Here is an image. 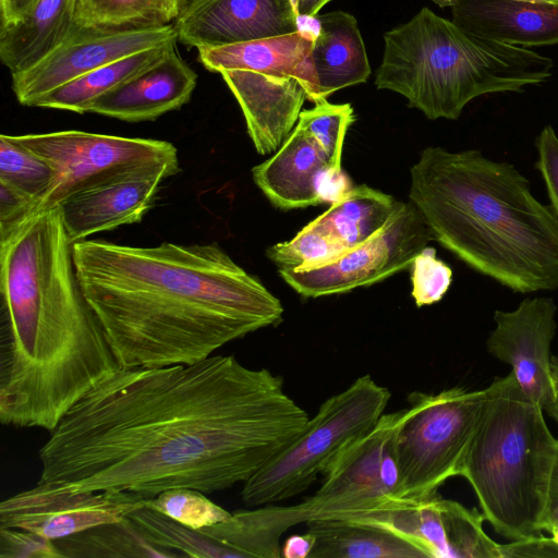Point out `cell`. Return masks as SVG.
Returning a JSON list of instances; mask_svg holds the SVG:
<instances>
[{"label":"cell","mask_w":558,"mask_h":558,"mask_svg":"<svg viewBox=\"0 0 558 558\" xmlns=\"http://www.w3.org/2000/svg\"><path fill=\"white\" fill-rule=\"evenodd\" d=\"M308 418L281 376L233 355L120 368L50 432L38 482L144 498L181 487L211 494L246 482Z\"/></svg>","instance_id":"6da1fadb"},{"label":"cell","mask_w":558,"mask_h":558,"mask_svg":"<svg viewBox=\"0 0 558 558\" xmlns=\"http://www.w3.org/2000/svg\"><path fill=\"white\" fill-rule=\"evenodd\" d=\"M76 275L120 368L193 364L260 328L283 306L217 243L72 244Z\"/></svg>","instance_id":"7a4b0ae2"},{"label":"cell","mask_w":558,"mask_h":558,"mask_svg":"<svg viewBox=\"0 0 558 558\" xmlns=\"http://www.w3.org/2000/svg\"><path fill=\"white\" fill-rule=\"evenodd\" d=\"M0 243V422L52 432L120 366L81 288L59 207Z\"/></svg>","instance_id":"3957f363"},{"label":"cell","mask_w":558,"mask_h":558,"mask_svg":"<svg viewBox=\"0 0 558 558\" xmlns=\"http://www.w3.org/2000/svg\"><path fill=\"white\" fill-rule=\"evenodd\" d=\"M409 201L458 259L517 293L558 289V217L510 162L428 146Z\"/></svg>","instance_id":"277c9868"},{"label":"cell","mask_w":558,"mask_h":558,"mask_svg":"<svg viewBox=\"0 0 558 558\" xmlns=\"http://www.w3.org/2000/svg\"><path fill=\"white\" fill-rule=\"evenodd\" d=\"M469 445L461 475L472 486L486 521L509 541L541 534L558 440L544 409L510 372L496 377Z\"/></svg>","instance_id":"5b68a950"},{"label":"cell","mask_w":558,"mask_h":558,"mask_svg":"<svg viewBox=\"0 0 558 558\" xmlns=\"http://www.w3.org/2000/svg\"><path fill=\"white\" fill-rule=\"evenodd\" d=\"M391 393L371 375L326 399L302 430L243 483L242 501L259 507L294 497L384 414Z\"/></svg>","instance_id":"8992f818"},{"label":"cell","mask_w":558,"mask_h":558,"mask_svg":"<svg viewBox=\"0 0 558 558\" xmlns=\"http://www.w3.org/2000/svg\"><path fill=\"white\" fill-rule=\"evenodd\" d=\"M487 388L454 386L437 393L414 391L393 437L399 473L398 498L421 499L460 476L481 420Z\"/></svg>","instance_id":"52a82bcc"},{"label":"cell","mask_w":558,"mask_h":558,"mask_svg":"<svg viewBox=\"0 0 558 558\" xmlns=\"http://www.w3.org/2000/svg\"><path fill=\"white\" fill-rule=\"evenodd\" d=\"M403 410L383 414L367 433L344 448L324 472L310 498L283 506L290 526L349 521L398 498L399 473L393 437Z\"/></svg>","instance_id":"ba28073f"},{"label":"cell","mask_w":558,"mask_h":558,"mask_svg":"<svg viewBox=\"0 0 558 558\" xmlns=\"http://www.w3.org/2000/svg\"><path fill=\"white\" fill-rule=\"evenodd\" d=\"M7 137L44 159L56 172L48 194L35 213L54 207L73 192L124 168L149 163L180 166L175 146L161 140L77 130Z\"/></svg>","instance_id":"9c48e42d"},{"label":"cell","mask_w":558,"mask_h":558,"mask_svg":"<svg viewBox=\"0 0 558 558\" xmlns=\"http://www.w3.org/2000/svg\"><path fill=\"white\" fill-rule=\"evenodd\" d=\"M433 238L414 204L399 201L377 233L336 260L316 268L278 269V272L294 291L306 298L345 293L411 267Z\"/></svg>","instance_id":"30bf717a"},{"label":"cell","mask_w":558,"mask_h":558,"mask_svg":"<svg viewBox=\"0 0 558 558\" xmlns=\"http://www.w3.org/2000/svg\"><path fill=\"white\" fill-rule=\"evenodd\" d=\"M349 521L384 527L425 558H501L500 544L484 531L483 513L438 493L421 499H391Z\"/></svg>","instance_id":"8fae6325"},{"label":"cell","mask_w":558,"mask_h":558,"mask_svg":"<svg viewBox=\"0 0 558 558\" xmlns=\"http://www.w3.org/2000/svg\"><path fill=\"white\" fill-rule=\"evenodd\" d=\"M129 490L68 492L37 482L0 504V526L35 532L57 541L101 524L123 520L145 506Z\"/></svg>","instance_id":"7c38bea8"},{"label":"cell","mask_w":558,"mask_h":558,"mask_svg":"<svg viewBox=\"0 0 558 558\" xmlns=\"http://www.w3.org/2000/svg\"><path fill=\"white\" fill-rule=\"evenodd\" d=\"M178 41L172 24L131 31L74 32L33 66L11 74L16 100L27 107L95 69L130 54Z\"/></svg>","instance_id":"4fadbf2b"},{"label":"cell","mask_w":558,"mask_h":558,"mask_svg":"<svg viewBox=\"0 0 558 558\" xmlns=\"http://www.w3.org/2000/svg\"><path fill=\"white\" fill-rule=\"evenodd\" d=\"M180 166L138 165L114 171L64 197L57 206L71 241L138 223L151 209L160 184Z\"/></svg>","instance_id":"5bb4252c"},{"label":"cell","mask_w":558,"mask_h":558,"mask_svg":"<svg viewBox=\"0 0 558 558\" xmlns=\"http://www.w3.org/2000/svg\"><path fill=\"white\" fill-rule=\"evenodd\" d=\"M557 310L548 296L526 298L512 311L497 310L495 328L486 340L487 352L511 366L522 391L544 410L558 393L550 350Z\"/></svg>","instance_id":"9a60e30c"},{"label":"cell","mask_w":558,"mask_h":558,"mask_svg":"<svg viewBox=\"0 0 558 558\" xmlns=\"http://www.w3.org/2000/svg\"><path fill=\"white\" fill-rule=\"evenodd\" d=\"M172 25L178 41L196 49L301 29L292 0H187Z\"/></svg>","instance_id":"2e32d148"},{"label":"cell","mask_w":558,"mask_h":558,"mask_svg":"<svg viewBox=\"0 0 558 558\" xmlns=\"http://www.w3.org/2000/svg\"><path fill=\"white\" fill-rule=\"evenodd\" d=\"M219 74L240 105L256 151L275 154L295 128L308 100L305 84L292 75L245 70Z\"/></svg>","instance_id":"e0dca14e"},{"label":"cell","mask_w":558,"mask_h":558,"mask_svg":"<svg viewBox=\"0 0 558 558\" xmlns=\"http://www.w3.org/2000/svg\"><path fill=\"white\" fill-rule=\"evenodd\" d=\"M475 36L522 48L558 44V0H432Z\"/></svg>","instance_id":"ac0fdd59"},{"label":"cell","mask_w":558,"mask_h":558,"mask_svg":"<svg viewBox=\"0 0 558 558\" xmlns=\"http://www.w3.org/2000/svg\"><path fill=\"white\" fill-rule=\"evenodd\" d=\"M336 170L318 142L299 123L279 149L253 167L255 184L280 209L323 204L325 178Z\"/></svg>","instance_id":"d6986e66"},{"label":"cell","mask_w":558,"mask_h":558,"mask_svg":"<svg viewBox=\"0 0 558 558\" xmlns=\"http://www.w3.org/2000/svg\"><path fill=\"white\" fill-rule=\"evenodd\" d=\"M197 74L177 49L96 99L87 112L126 122L154 121L190 101Z\"/></svg>","instance_id":"ffe728a7"},{"label":"cell","mask_w":558,"mask_h":558,"mask_svg":"<svg viewBox=\"0 0 558 558\" xmlns=\"http://www.w3.org/2000/svg\"><path fill=\"white\" fill-rule=\"evenodd\" d=\"M316 32H298L197 49L198 61L210 72L245 70L267 74L292 75L301 80L308 100L319 101L318 83L312 61Z\"/></svg>","instance_id":"44dd1931"},{"label":"cell","mask_w":558,"mask_h":558,"mask_svg":"<svg viewBox=\"0 0 558 558\" xmlns=\"http://www.w3.org/2000/svg\"><path fill=\"white\" fill-rule=\"evenodd\" d=\"M312 61L319 101L332 93L364 83L371 75L365 45L356 19L337 10L317 14Z\"/></svg>","instance_id":"7402d4cb"},{"label":"cell","mask_w":558,"mask_h":558,"mask_svg":"<svg viewBox=\"0 0 558 558\" xmlns=\"http://www.w3.org/2000/svg\"><path fill=\"white\" fill-rule=\"evenodd\" d=\"M75 0H38L17 23L0 26V59L11 74L24 71L74 32Z\"/></svg>","instance_id":"603a6c76"},{"label":"cell","mask_w":558,"mask_h":558,"mask_svg":"<svg viewBox=\"0 0 558 558\" xmlns=\"http://www.w3.org/2000/svg\"><path fill=\"white\" fill-rule=\"evenodd\" d=\"M177 49V41L146 49L95 69L40 97L33 107L87 112L106 93L124 84Z\"/></svg>","instance_id":"cb8c5ba5"},{"label":"cell","mask_w":558,"mask_h":558,"mask_svg":"<svg viewBox=\"0 0 558 558\" xmlns=\"http://www.w3.org/2000/svg\"><path fill=\"white\" fill-rule=\"evenodd\" d=\"M308 525L316 536L308 558H425L411 543L380 526L351 521Z\"/></svg>","instance_id":"d4e9b609"},{"label":"cell","mask_w":558,"mask_h":558,"mask_svg":"<svg viewBox=\"0 0 558 558\" xmlns=\"http://www.w3.org/2000/svg\"><path fill=\"white\" fill-rule=\"evenodd\" d=\"M290 529L281 506L239 510L214 525L199 529L236 558H279L280 538Z\"/></svg>","instance_id":"484cf974"},{"label":"cell","mask_w":558,"mask_h":558,"mask_svg":"<svg viewBox=\"0 0 558 558\" xmlns=\"http://www.w3.org/2000/svg\"><path fill=\"white\" fill-rule=\"evenodd\" d=\"M399 201L366 184L353 185L314 221L330 231L348 248L377 233L391 217Z\"/></svg>","instance_id":"4316f807"},{"label":"cell","mask_w":558,"mask_h":558,"mask_svg":"<svg viewBox=\"0 0 558 558\" xmlns=\"http://www.w3.org/2000/svg\"><path fill=\"white\" fill-rule=\"evenodd\" d=\"M187 0H75L74 29L131 31L173 24Z\"/></svg>","instance_id":"83f0119b"},{"label":"cell","mask_w":558,"mask_h":558,"mask_svg":"<svg viewBox=\"0 0 558 558\" xmlns=\"http://www.w3.org/2000/svg\"><path fill=\"white\" fill-rule=\"evenodd\" d=\"M54 542L64 558L177 557L148 542L128 517Z\"/></svg>","instance_id":"f1b7e54d"},{"label":"cell","mask_w":558,"mask_h":558,"mask_svg":"<svg viewBox=\"0 0 558 558\" xmlns=\"http://www.w3.org/2000/svg\"><path fill=\"white\" fill-rule=\"evenodd\" d=\"M128 518L153 545L177 557L229 558L227 549L199 530L187 527L146 506Z\"/></svg>","instance_id":"f546056e"},{"label":"cell","mask_w":558,"mask_h":558,"mask_svg":"<svg viewBox=\"0 0 558 558\" xmlns=\"http://www.w3.org/2000/svg\"><path fill=\"white\" fill-rule=\"evenodd\" d=\"M349 248L330 231L312 220L292 240L267 248L278 269L304 270L336 260Z\"/></svg>","instance_id":"4dcf8cb0"},{"label":"cell","mask_w":558,"mask_h":558,"mask_svg":"<svg viewBox=\"0 0 558 558\" xmlns=\"http://www.w3.org/2000/svg\"><path fill=\"white\" fill-rule=\"evenodd\" d=\"M54 170L40 157L0 135V183L31 198L34 213L48 194Z\"/></svg>","instance_id":"1f68e13d"},{"label":"cell","mask_w":558,"mask_h":558,"mask_svg":"<svg viewBox=\"0 0 558 558\" xmlns=\"http://www.w3.org/2000/svg\"><path fill=\"white\" fill-rule=\"evenodd\" d=\"M145 506L194 530L214 525L231 515L204 493L193 488L166 489L153 498H146Z\"/></svg>","instance_id":"d6a6232c"},{"label":"cell","mask_w":558,"mask_h":558,"mask_svg":"<svg viewBox=\"0 0 558 558\" xmlns=\"http://www.w3.org/2000/svg\"><path fill=\"white\" fill-rule=\"evenodd\" d=\"M353 122L354 110L350 104L335 105L327 99L316 102L312 109L302 110L298 120L318 142L336 170H342L344 137Z\"/></svg>","instance_id":"836d02e7"},{"label":"cell","mask_w":558,"mask_h":558,"mask_svg":"<svg viewBox=\"0 0 558 558\" xmlns=\"http://www.w3.org/2000/svg\"><path fill=\"white\" fill-rule=\"evenodd\" d=\"M452 282V269L426 246L411 265V295L417 307L439 302Z\"/></svg>","instance_id":"e575fe53"},{"label":"cell","mask_w":558,"mask_h":558,"mask_svg":"<svg viewBox=\"0 0 558 558\" xmlns=\"http://www.w3.org/2000/svg\"><path fill=\"white\" fill-rule=\"evenodd\" d=\"M0 558H64L54 541L32 531L0 526Z\"/></svg>","instance_id":"d590c367"},{"label":"cell","mask_w":558,"mask_h":558,"mask_svg":"<svg viewBox=\"0 0 558 558\" xmlns=\"http://www.w3.org/2000/svg\"><path fill=\"white\" fill-rule=\"evenodd\" d=\"M535 146L538 156L535 166L543 177L550 206L558 217V135L550 124L543 128Z\"/></svg>","instance_id":"8d00e7d4"},{"label":"cell","mask_w":558,"mask_h":558,"mask_svg":"<svg viewBox=\"0 0 558 558\" xmlns=\"http://www.w3.org/2000/svg\"><path fill=\"white\" fill-rule=\"evenodd\" d=\"M35 203L0 183V239L34 214Z\"/></svg>","instance_id":"74e56055"},{"label":"cell","mask_w":558,"mask_h":558,"mask_svg":"<svg viewBox=\"0 0 558 558\" xmlns=\"http://www.w3.org/2000/svg\"><path fill=\"white\" fill-rule=\"evenodd\" d=\"M501 558L513 557H558V545L551 537L542 534L510 541L500 545Z\"/></svg>","instance_id":"f35d334b"},{"label":"cell","mask_w":558,"mask_h":558,"mask_svg":"<svg viewBox=\"0 0 558 558\" xmlns=\"http://www.w3.org/2000/svg\"><path fill=\"white\" fill-rule=\"evenodd\" d=\"M316 536L310 529L304 534L288 537L281 547L284 558H308L315 545Z\"/></svg>","instance_id":"ab89813d"},{"label":"cell","mask_w":558,"mask_h":558,"mask_svg":"<svg viewBox=\"0 0 558 558\" xmlns=\"http://www.w3.org/2000/svg\"><path fill=\"white\" fill-rule=\"evenodd\" d=\"M38 0H0L1 26L20 22Z\"/></svg>","instance_id":"60d3db41"},{"label":"cell","mask_w":558,"mask_h":558,"mask_svg":"<svg viewBox=\"0 0 558 558\" xmlns=\"http://www.w3.org/2000/svg\"><path fill=\"white\" fill-rule=\"evenodd\" d=\"M330 0H292L299 17H315L319 10Z\"/></svg>","instance_id":"b9f144b4"},{"label":"cell","mask_w":558,"mask_h":558,"mask_svg":"<svg viewBox=\"0 0 558 558\" xmlns=\"http://www.w3.org/2000/svg\"><path fill=\"white\" fill-rule=\"evenodd\" d=\"M558 502V447L549 486V508ZM548 508V509H549Z\"/></svg>","instance_id":"7bdbcfd3"},{"label":"cell","mask_w":558,"mask_h":558,"mask_svg":"<svg viewBox=\"0 0 558 558\" xmlns=\"http://www.w3.org/2000/svg\"><path fill=\"white\" fill-rule=\"evenodd\" d=\"M554 526H558V502L548 509L543 531L548 532Z\"/></svg>","instance_id":"ee69618b"},{"label":"cell","mask_w":558,"mask_h":558,"mask_svg":"<svg viewBox=\"0 0 558 558\" xmlns=\"http://www.w3.org/2000/svg\"><path fill=\"white\" fill-rule=\"evenodd\" d=\"M544 411L548 413V415L558 423V393L556 400L548 405Z\"/></svg>","instance_id":"f6af8a7d"},{"label":"cell","mask_w":558,"mask_h":558,"mask_svg":"<svg viewBox=\"0 0 558 558\" xmlns=\"http://www.w3.org/2000/svg\"><path fill=\"white\" fill-rule=\"evenodd\" d=\"M551 373H553L555 386L558 391V355H553V357H551Z\"/></svg>","instance_id":"bcb514c9"},{"label":"cell","mask_w":558,"mask_h":558,"mask_svg":"<svg viewBox=\"0 0 558 558\" xmlns=\"http://www.w3.org/2000/svg\"><path fill=\"white\" fill-rule=\"evenodd\" d=\"M548 532L550 533L553 541L558 545V526L551 527Z\"/></svg>","instance_id":"7dc6e473"}]
</instances>
